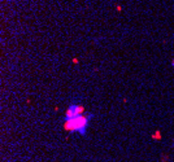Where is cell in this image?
Returning <instances> with one entry per match:
<instances>
[{"mask_svg": "<svg viewBox=\"0 0 174 162\" xmlns=\"http://www.w3.org/2000/svg\"><path fill=\"white\" fill-rule=\"evenodd\" d=\"M92 118H94V114H82V116H78L75 118L65 119L64 121V128L69 132H78L82 136H85L90 121Z\"/></svg>", "mask_w": 174, "mask_h": 162, "instance_id": "6da1fadb", "label": "cell"}, {"mask_svg": "<svg viewBox=\"0 0 174 162\" xmlns=\"http://www.w3.org/2000/svg\"><path fill=\"white\" fill-rule=\"evenodd\" d=\"M82 114H85V107L82 104H72L69 105L65 111V119L75 118V117L82 116Z\"/></svg>", "mask_w": 174, "mask_h": 162, "instance_id": "7a4b0ae2", "label": "cell"}, {"mask_svg": "<svg viewBox=\"0 0 174 162\" xmlns=\"http://www.w3.org/2000/svg\"><path fill=\"white\" fill-rule=\"evenodd\" d=\"M153 138H155V139H160V134H159V131H157L155 135H153Z\"/></svg>", "mask_w": 174, "mask_h": 162, "instance_id": "3957f363", "label": "cell"}, {"mask_svg": "<svg viewBox=\"0 0 174 162\" xmlns=\"http://www.w3.org/2000/svg\"><path fill=\"white\" fill-rule=\"evenodd\" d=\"M172 66H173V68H174V58H173V60H172Z\"/></svg>", "mask_w": 174, "mask_h": 162, "instance_id": "277c9868", "label": "cell"}, {"mask_svg": "<svg viewBox=\"0 0 174 162\" xmlns=\"http://www.w3.org/2000/svg\"><path fill=\"white\" fill-rule=\"evenodd\" d=\"M173 147H174V140H173Z\"/></svg>", "mask_w": 174, "mask_h": 162, "instance_id": "5b68a950", "label": "cell"}]
</instances>
